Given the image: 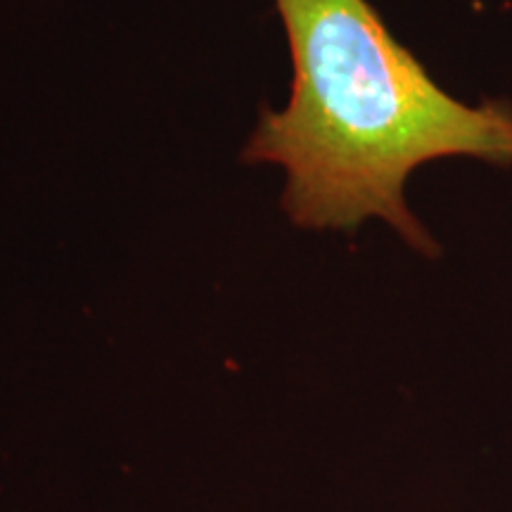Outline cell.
<instances>
[{
  "label": "cell",
  "instance_id": "1",
  "mask_svg": "<svg viewBox=\"0 0 512 512\" xmlns=\"http://www.w3.org/2000/svg\"><path fill=\"white\" fill-rule=\"evenodd\" d=\"M292 55V93L264 107L242 162L285 171L280 207L306 230L384 221L437 259L406 200L420 166L467 157L512 166V105L446 93L368 0H275Z\"/></svg>",
  "mask_w": 512,
  "mask_h": 512
}]
</instances>
